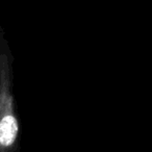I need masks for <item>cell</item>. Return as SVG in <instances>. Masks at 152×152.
Returning a JSON list of instances; mask_svg holds the SVG:
<instances>
[{
	"label": "cell",
	"instance_id": "obj_1",
	"mask_svg": "<svg viewBox=\"0 0 152 152\" xmlns=\"http://www.w3.org/2000/svg\"><path fill=\"white\" fill-rule=\"evenodd\" d=\"M18 132V126L15 118L5 116L0 121V144L9 146L15 141Z\"/></svg>",
	"mask_w": 152,
	"mask_h": 152
}]
</instances>
